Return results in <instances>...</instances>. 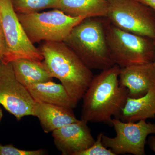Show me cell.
Instances as JSON below:
<instances>
[{"label": "cell", "mask_w": 155, "mask_h": 155, "mask_svg": "<svg viewBox=\"0 0 155 155\" xmlns=\"http://www.w3.org/2000/svg\"><path fill=\"white\" fill-rule=\"evenodd\" d=\"M120 70L115 64L94 76L82 98L81 120L112 125L113 118L119 119L129 97L128 90L119 82Z\"/></svg>", "instance_id": "6da1fadb"}, {"label": "cell", "mask_w": 155, "mask_h": 155, "mask_svg": "<svg viewBox=\"0 0 155 155\" xmlns=\"http://www.w3.org/2000/svg\"><path fill=\"white\" fill-rule=\"evenodd\" d=\"M38 49L45 69L61 81L77 105L94 77L91 69L64 41H44Z\"/></svg>", "instance_id": "7a4b0ae2"}, {"label": "cell", "mask_w": 155, "mask_h": 155, "mask_svg": "<svg viewBox=\"0 0 155 155\" xmlns=\"http://www.w3.org/2000/svg\"><path fill=\"white\" fill-rule=\"evenodd\" d=\"M87 18L64 41L91 69L105 70L115 65L106 39L104 19Z\"/></svg>", "instance_id": "3957f363"}, {"label": "cell", "mask_w": 155, "mask_h": 155, "mask_svg": "<svg viewBox=\"0 0 155 155\" xmlns=\"http://www.w3.org/2000/svg\"><path fill=\"white\" fill-rule=\"evenodd\" d=\"M106 39L114 64L121 68L154 62V41L117 28L104 19Z\"/></svg>", "instance_id": "277c9868"}, {"label": "cell", "mask_w": 155, "mask_h": 155, "mask_svg": "<svg viewBox=\"0 0 155 155\" xmlns=\"http://www.w3.org/2000/svg\"><path fill=\"white\" fill-rule=\"evenodd\" d=\"M17 15L33 44L41 41H64L72 29L86 18L70 17L57 9Z\"/></svg>", "instance_id": "5b68a950"}, {"label": "cell", "mask_w": 155, "mask_h": 155, "mask_svg": "<svg viewBox=\"0 0 155 155\" xmlns=\"http://www.w3.org/2000/svg\"><path fill=\"white\" fill-rule=\"evenodd\" d=\"M107 19L117 28L155 41V11L138 0H110Z\"/></svg>", "instance_id": "8992f818"}, {"label": "cell", "mask_w": 155, "mask_h": 155, "mask_svg": "<svg viewBox=\"0 0 155 155\" xmlns=\"http://www.w3.org/2000/svg\"><path fill=\"white\" fill-rule=\"evenodd\" d=\"M0 22L8 47V54L2 63L8 64L20 58L43 61V57L39 49L25 33L11 0H0Z\"/></svg>", "instance_id": "52a82bcc"}, {"label": "cell", "mask_w": 155, "mask_h": 155, "mask_svg": "<svg viewBox=\"0 0 155 155\" xmlns=\"http://www.w3.org/2000/svg\"><path fill=\"white\" fill-rule=\"evenodd\" d=\"M112 125L116 135L110 137L103 134L102 140L105 147L110 149L116 155H146L147 138L150 134H155V123L146 120L124 122L114 118Z\"/></svg>", "instance_id": "ba28073f"}, {"label": "cell", "mask_w": 155, "mask_h": 155, "mask_svg": "<svg viewBox=\"0 0 155 155\" xmlns=\"http://www.w3.org/2000/svg\"><path fill=\"white\" fill-rule=\"evenodd\" d=\"M35 104L27 89L15 77L11 63L0 61V104L20 120L24 116H33Z\"/></svg>", "instance_id": "9c48e42d"}, {"label": "cell", "mask_w": 155, "mask_h": 155, "mask_svg": "<svg viewBox=\"0 0 155 155\" xmlns=\"http://www.w3.org/2000/svg\"><path fill=\"white\" fill-rule=\"evenodd\" d=\"M54 143L63 155H77L94 143L87 122L78 120L52 131Z\"/></svg>", "instance_id": "30bf717a"}, {"label": "cell", "mask_w": 155, "mask_h": 155, "mask_svg": "<svg viewBox=\"0 0 155 155\" xmlns=\"http://www.w3.org/2000/svg\"><path fill=\"white\" fill-rule=\"evenodd\" d=\"M120 84L127 89L129 97H140L155 87V64L154 62L136 64L121 68Z\"/></svg>", "instance_id": "8fae6325"}, {"label": "cell", "mask_w": 155, "mask_h": 155, "mask_svg": "<svg viewBox=\"0 0 155 155\" xmlns=\"http://www.w3.org/2000/svg\"><path fill=\"white\" fill-rule=\"evenodd\" d=\"M39 120L45 133L78 121L72 108L35 101L33 116Z\"/></svg>", "instance_id": "7c38bea8"}, {"label": "cell", "mask_w": 155, "mask_h": 155, "mask_svg": "<svg viewBox=\"0 0 155 155\" xmlns=\"http://www.w3.org/2000/svg\"><path fill=\"white\" fill-rule=\"evenodd\" d=\"M155 118V87L140 97H128L119 119L124 122H136Z\"/></svg>", "instance_id": "4fadbf2b"}, {"label": "cell", "mask_w": 155, "mask_h": 155, "mask_svg": "<svg viewBox=\"0 0 155 155\" xmlns=\"http://www.w3.org/2000/svg\"><path fill=\"white\" fill-rule=\"evenodd\" d=\"M26 88L37 102L72 109L77 106L62 84L50 81L31 85Z\"/></svg>", "instance_id": "5bb4252c"}, {"label": "cell", "mask_w": 155, "mask_h": 155, "mask_svg": "<svg viewBox=\"0 0 155 155\" xmlns=\"http://www.w3.org/2000/svg\"><path fill=\"white\" fill-rule=\"evenodd\" d=\"M108 0H60L57 9L72 17L107 18Z\"/></svg>", "instance_id": "9a60e30c"}, {"label": "cell", "mask_w": 155, "mask_h": 155, "mask_svg": "<svg viewBox=\"0 0 155 155\" xmlns=\"http://www.w3.org/2000/svg\"><path fill=\"white\" fill-rule=\"evenodd\" d=\"M11 63L17 80L26 88L37 84L53 81V78L45 69L42 61L20 58Z\"/></svg>", "instance_id": "2e32d148"}, {"label": "cell", "mask_w": 155, "mask_h": 155, "mask_svg": "<svg viewBox=\"0 0 155 155\" xmlns=\"http://www.w3.org/2000/svg\"><path fill=\"white\" fill-rule=\"evenodd\" d=\"M60 0H11L17 14H28L45 9H57Z\"/></svg>", "instance_id": "e0dca14e"}, {"label": "cell", "mask_w": 155, "mask_h": 155, "mask_svg": "<svg viewBox=\"0 0 155 155\" xmlns=\"http://www.w3.org/2000/svg\"><path fill=\"white\" fill-rule=\"evenodd\" d=\"M102 133H100L97 137L96 140L88 148L78 153L77 155H116L110 148L106 147L103 144L102 137Z\"/></svg>", "instance_id": "ac0fdd59"}, {"label": "cell", "mask_w": 155, "mask_h": 155, "mask_svg": "<svg viewBox=\"0 0 155 155\" xmlns=\"http://www.w3.org/2000/svg\"><path fill=\"white\" fill-rule=\"evenodd\" d=\"M45 153L43 149L27 150L17 148L12 145H2L0 143V155H43Z\"/></svg>", "instance_id": "d6986e66"}, {"label": "cell", "mask_w": 155, "mask_h": 155, "mask_svg": "<svg viewBox=\"0 0 155 155\" xmlns=\"http://www.w3.org/2000/svg\"><path fill=\"white\" fill-rule=\"evenodd\" d=\"M8 54V47L2 28L0 29V61L3 62Z\"/></svg>", "instance_id": "ffe728a7"}, {"label": "cell", "mask_w": 155, "mask_h": 155, "mask_svg": "<svg viewBox=\"0 0 155 155\" xmlns=\"http://www.w3.org/2000/svg\"><path fill=\"white\" fill-rule=\"evenodd\" d=\"M155 11V0H138Z\"/></svg>", "instance_id": "44dd1931"}, {"label": "cell", "mask_w": 155, "mask_h": 155, "mask_svg": "<svg viewBox=\"0 0 155 155\" xmlns=\"http://www.w3.org/2000/svg\"><path fill=\"white\" fill-rule=\"evenodd\" d=\"M148 143L150 147L153 151L155 153V136H150L148 139Z\"/></svg>", "instance_id": "7402d4cb"}, {"label": "cell", "mask_w": 155, "mask_h": 155, "mask_svg": "<svg viewBox=\"0 0 155 155\" xmlns=\"http://www.w3.org/2000/svg\"><path fill=\"white\" fill-rule=\"evenodd\" d=\"M3 116V111L2 109L0 108V122H1V120L2 119Z\"/></svg>", "instance_id": "603a6c76"}, {"label": "cell", "mask_w": 155, "mask_h": 155, "mask_svg": "<svg viewBox=\"0 0 155 155\" xmlns=\"http://www.w3.org/2000/svg\"><path fill=\"white\" fill-rule=\"evenodd\" d=\"M154 44H155V41H154ZM154 64H155V58L154 61Z\"/></svg>", "instance_id": "cb8c5ba5"}, {"label": "cell", "mask_w": 155, "mask_h": 155, "mask_svg": "<svg viewBox=\"0 0 155 155\" xmlns=\"http://www.w3.org/2000/svg\"><path fill=\"white\" fill-rule=\"evenodd\" d=\"M1 28H2V27H1V22H0V29H1Z\"/></svg>", "instance_id": "d4e9b609"}, {"label": "cell", "mask_w": 155, "mask_h": 155, "mask_svg": "<svg viewBox=\"0 0 155 155\" xmlns=\"http://www.w3.org/2000/svg\"><path fill=\"white\" fill-rule=\"evenodd\" d=\"M108 1H110V0H108Z\"/></svg>", "instance_id": "484cf974"}]
</instances>
